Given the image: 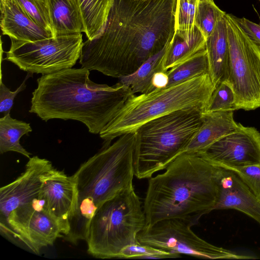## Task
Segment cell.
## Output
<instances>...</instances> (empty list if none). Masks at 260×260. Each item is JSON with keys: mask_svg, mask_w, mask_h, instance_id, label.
Masks as SVG:
<instances>
[{"mask_svg": "<svg viewBox=\"0 0 260 260\" xmlns=\"http://www.w3.org/2000/svg\"><path fill=\"white\" fill-rule=\"evenodd\" d=\"M176 0H113L100 34L83 43L79 63L120 78L162 50L175 33Z\"/></svg>", "mask_w": 260, "mask_h": 260, "instance_id": "1", "label": "cell"}, {"mask_svg": "<svg viewBox=\"0 0 260 260\" xmlns=\"http://www.w3.org/2000/svg\"><path fill=\"white\" fill-rule=\"evenodd\" d=\"M85 68H68L37 79L29 112L47 121L51 119L81 122L89 132L100 134L134 94L120 82L98 84Z\"/></svg>", "mask_w": 260, "mask_h": 260, "instance_id": "2", "label": "cell"}, {"mask_svg": "<svg viewBox=\"0 0 260 260\" xmlns=\"http://www.w3.org/2000/svg\"><path fill=\"white\" fill-rule=\"evenodd\" d=\"M220 170L199 151L178 155L164 173L148 180L143 204L146 226L172 218L197 224L203 215L214 210Z\"/></svg>", "mask_w": 260, "mask_h": 260, "instance_id": "3", "label": "cell"}, {"mask_svg": "<svg viewBox=\"0 0 260 260\" xmlns=\"http://www.w3.org/2000/svg\"><path fill=\"white\" fill-rule=\"evenodd\" d=\"M215 88L206 73L164 88L133 95L100 133L104 140L102 148L111 145L114 139L135 132L142 125L160 116L182 110L205 112Z\"/></svg>", "mask_w": 260, "mask_h": 260, "instance_id": "4", "label": "cell"}, {"mask_svg": "<svg viewBox=\"0 0 260 260\" xmlns=\"http://www.w3.org/2000/svg\"><path fill=\"white\" fill-rule=\"evenodd\" d=\"M137 133L123 134L83 163L72 175L78 190L76 211L91 218L105 202L133 187Z\"/></svg>", "mask_w": 260, "mask_h": 260, "instance_id": "5", "label": "cell"}, {"mask_svg": "<svg viewBox=\"0 0 260 260\" xmlns=\"http://www.w3.org/2000/svg\"><path fill=\"white\" fill-rule=\"evenodd\" d=\"M204 112L197 109L176 111L151 120L136 131L134 174L149 179L166 169L183 153L199 131Z\"/></svg>", "mask_w": 260, "mask_h": 260, "instance_id": "6", "label": "cell"}, {"mask_svg": "<svg viewBox=\"0 0 260 260\" xmlns=\"http://www.w3.org/2000/svg\"><path fill=\"white\" fill-rule=\"evenodd\" d=\"M146 225L144 206L134 186L103 203L91 219L85 241L87 251L99 258H118L125 247L139 244Z\"/></svg>", "mask_w": 260, "mask_h": 260, "instance_id": "7", "label": "cell"}, {"mask_svg": "<svg viewBox=\"0 0 260 260\" xmlns=\"http://www.w3.org/2000/svg\"><path fill=\"white\" fill-rule=\"evenodd\" d=\"M229 46L228 81L235 96L236 110L260 107V47L226 14Z\"/></svg>", "mask_w": 260, "mask_h": 260, "instance_id": "8", "label": "cell"}, {"mask_svg": "<svg viewBox=\"0 0 260 260\" xmlns=\"http://www.w3.org/2000/svg\"><path fill=\"white\" fill-rule=\"evenodd\" d=\"M5 60L32 74L46 75L71 68L80 58L82 34L58 36L34 41L10 39Z\"/></svg>", "mask_w": 260, "mask_h": 260, "instance_id": "9", "label": "cell"}, {"mask_svg": "<svg viewBox=\"0 0 260 260\" xmlns=\"http://www.w3.org/2000/svg\"><path fill=\"white\" fill-rule=\"evenodd\" d=\"M191 222L179 218L165 219L146 226L137 235L142 245L172 253L184 254L204 259H252L211 244L191 229Z\"/></svg>", "mask_w": 260, "mask_h": 260, "instance_id": "10", "label": "cell"}, {"mask_svg": "<svg viewBox=\"0 0 260 260\" xmlns=\"http://www.w3.org/2000/svg\"><path fill=\"white\" fill-rule=\"evenodd\" d=\"M0 224L2 232L12 235L36 254L65 235L62 224L38 198L13 210Z\"/></svg>", "mask_w": 260, "mask_h": 260, "instance_id": "11", "label": "cell"}, {"mask_svg": "<svg viewBox=\"0 0 260 260\" xmlns=\"http://www.w3.org/2000/svg\"><path fill=\"white\" fill-rule=\"evenodd\" d=\"M199 152L222 168L260 164V133L238 123L233 131Z\"/></svg>", "mask_w": 260, "mask_h": 260, "instance_id": "12", "label": "cell"}, {"mask_svg": "<svg viewBox=\"0 0 260 260\" xmlns=\"http://www.w3.org/2000/svg\"><path fill=\"white\" fill-rule=\"evenodd\" d=\"M54 169L47 159L29 158L24 171L0 189V223L6 221L13 210L38 198L45 179Z\"/></svg>", "mask_w": 260, "mask_h": 260, "instance_id": "13", "label": "cell"}, {"mask_svg": "<svg viewBox=\"0 0 260 260\" xmlns=\"http://www.w3.org/2000/svg\"><path fill=\"white\" fill-rule=\"evenodd\" d=\"M38 198L43 201L46 210L62 224L66 236L78 200L77 184L73 176L54 169L45 179Z\"/></svg>", "mask_w": 260, "mask_h": 260, "instance_id": "14", "label": "cell"}, {"mask_svg": "<svg viewBox=\"0 0 260 260\" xmlns=\"http://www.w3.org/2000/svg\"><path fill=\"white\" fill-rule=\"evenodd\" d=\"M220 193L214 210L235 209L260 224V201L233 171L221 167Z\"/></svg>", "mask_w": 260, "mask_h": 260, "instance_id": "15", "label": "cell"}, {"mask_svg": "<svg viewBox=\"0 0 260 260\" xmlns=\"http://www.w3.org/2000/svg\"><path fill=\"white\" fill-rule=\"evenodd\" d=\"M0 9L3 34L10 39L34 41L52 37L30 18L17 0H0Z\"/></svg>", "mask_w": 260, "mask_h": 260, "instance_id": "16", "label": "cell"}, {"mask_svg": "<svg viewBox=\"0 0 260 260\" xmlns=\"http://www.w3.org/2000/svg\"><path fill=\"white\" fill-rule=\"evenodd\" d=\"M209 74L215 85L228 81L229 46L226 14L221 16L210 36L206 39Z\"/></svg>", "mask_w": 260, "mask_h": 260, "instance_id": "17", "label": "cell"}, {"mask_svg": "<svg viewBox=\"0 0 260 260\" xmlns=\"http://www.w3.org/2000/svg\"><path fill=\"white\" fill-rule=\"evenodd\" d=\"M233 116L232 111L204 112L200 128L183 153L204 150L233 131L238 123Z\"/></svg>", "mask_w": 260, "mask_h": 260, "instance_id": "18", "label": "cell"}, {"mask_svg": "<svg viewBox=\"0 0 260 260\" xmlns=\"http://www.w3.org/2000/svg\"><path fill=\"white\" fill-rule=\"evenodd\" d=\"M206 49V39L194 26L191 31H175L165 56L164 69H170Z\"/></svg>", "mask_w": 260, "mask_h": 260, "instance_id": "19", "label": "cell"}, {"mask_svg": "<svg viewBox=\"0 0 260 260\" xmlns=\"http://www.w3.org/2000/svg\"><path fill=\"white\" fill-rule=\"evenodd\" d=\"M54 37L84 31L77 0H46Z\"/></svg>", "mask_w": 260, "mask_h": 260, "instance_id": "20", "label": "cell"}, {"mask_svg": "<svg viewBox=\"0 0 260 260\" xmlns=\"http://www.w3.org/2000/svg\"><path fill=\"white\" fill-rule=\"evenodd\" d=\"M168 44L160 52L146 60L134 73L119 78V82L129 87L134 94L153 91L152 80L153 76L158 72L166 71L164 69L165 56Z\"/></svg>", "mask_w": 260, "mask_h": 260, "instance_id": "21", "label": "cell"}, {"mask_svg": "<svg viewBox=\"0 0 260 260\" xmlns=\"http://www.w3.org/2000/svg\"><path fill=\"white\" fill-rule=\"evenodd\" d=\"M84 31L89 40L96 38L104 27L113 0H77Z\"/></svg>", "mask_w": 260, "mask_h": 260, "instance_id": "22", "label": "cell"}, {"mask_svg": "<svg viewBox=\"0 0 260 260\" xmlns=\"http://www.w3.org/2000/svg\"><path fill=\"white\" fill-rule=\"evenodd\" d=\"M32 131L29 123L13 119L8 114L0 119V153L9 151L20 153L28 158L31 153L20 144V138L24 135L29 136Z\"/></svg>", "mask_w": 260, "mask_h": 260, "instance_id": "23", "label": "cell"}, {"mask_svg": "<svg viewBox=\"0 0 260 260\" xmlns=\"http://www.w3.org/2000/svg\"><path fill=\"white\" fill-rule=\"evenodd\" d=\"M167 73L169 76L167 87L196 76L209 74V62L206 49L170 69L167 71Z\"/></svg>", "mask_w": 260, "mask_h": 260, "instance_id": "24", "label": "cell"}, {"mask_svg": "<svg viewBox=\"0 0 260 260\" xmlns=\"http://www.w3.org/2000/svg\"><path fill=\"white\" fill-rule=\"evenodd\" d=\"M225 14L216 5L213 0H198L194 26L206 39L214 30L219 18Z\"/></svg>", "mask_w": 260, "mask_h": 260, "instance_id": "25", "label": "cell"}, {"mask_svg": "<svg viewBox=\"0 0 260 260\" xmlns=\"http://www.w3.org/2000/svg\"><path fill=\"white\" fill-rule=\"evenodd\" d=\"M30 18L54 37L46 0H17Z\"/></svg>", "mask_w": 260, "mask_h": 260, "instance_id": "26", "label": "cell"}, {"mask_svg": "<svg viewBox=\"0 0 260 260\" xmlns=\"http://www.w3.org/2000/svg\"><path fill=\"white\" fill-rule=\"evenodd\" d=\"M235 110V96L234 90L230 83L228 81H224L215 87L205 112Z\"/></svg>", "mask_w": 260, "mask_h": 260, "instance_id": "27", "label": "cell"}, {"mask_svg": "<svg viewBox=\"0 0 260 260\" xmlns=\"http://www.w3.org/2000/svg\"><path fill=\"white\" fill-rule=\"evenodd\" d=\"M198 0H176L175 31H191Z\"/></svg>", "mask_w": 260, "mask_h": 260, "instance_id": "28", "label": "cell"}, {"mask_svg": "<svg viewBox=\"0 0 260 260\" xmlns=\"http://www.w3.org/2000/svg\"><path fill=\"white\" fill-rule=\"evenodd\" d=\"M180 257L179 254L170 253L139 243L123 248L118 258H166Z\"/></svg>", "mask_w": 260, "mask_h": 260, "instance_id": "29", "label": "cell"}, {"mask_svg": "<svg viewBox=\"0 0 260 260\" xmlns=\"http://www.w3.org/2000/svg\"><path fill=\"white\" fill-rule=\"evenodd\" d=\"M223 168L234 172L260 201V164Z\"/></svg>", "mask_w": 260, "mask_h": 260, "instance_id": "30", "label": "cell"}, {"mask_svg": "<svg viewBox=\"0 0 260 260\" xmlns=\"http://www.w3.org/2000/svg\"><path fill=\"white\" fill-rule=\"evenodd\" d=\"M28 74L20 86L14 91H11L7 87L1 80L0 83V112L4 115L10 114V112L13 107L14 100L17 94L23 90L26 87L25 81L30 75Z\"/></svg>", "mask_w": 260, "mask_h": 260, "instance_id": "31", "label": "cell"}, {"mask_svg": "<svg viewBox=\"0 0 260 260\" xmlns=\"http://www.w3.org/2000/svg\"><path fill=\"white\" fill-rule=\"evenodd\" d=\"M231 16L249 38L260 47V23H254L244 17L238 18L232 14Z\"/></svg>", "mask_w": 260, "mask_h": 260, "instance_id": "32", "label": "cell"}, {"mask_svg": "<svg viewBox=\"0 0 260 260\" xmlns=\"http://www.w3.org/2000/svg\"><path fill=\"white\" fill-rule=\"evenodd\" d=\"M169 82V76L167 71H159L156 73L152 80L153 90L167 87Z\"/></svg>", "mask_w": 260, "mask_h": 260, "instance_id": "33", "label": "cell"}, {"mask_svg": "<svg viewBox=\"0 0 260 260\" xmlns=\"http://www.w3.org/2000/svg\"><path fill=\"white\" fill-rule=\"evenodd\" d=\"M141 1H147V0H141Z\"/></svg>", "mask_w": 260, "mask_h": 260, "instance_id": "34", "label": "cell"}, {"mask_svg": "<svg viewBox=\"0 0 260 260\" xmlns=\"http://www.w3.org/2000/svg\"><path fill=\"white\" fill-rule=\"evenodd\" d=\"M260 1V0H259Z\"/></svg>", "mask_w": 260, "mask_h": 260, "instance_id": "35", "label": "cell"}]
</instances>
